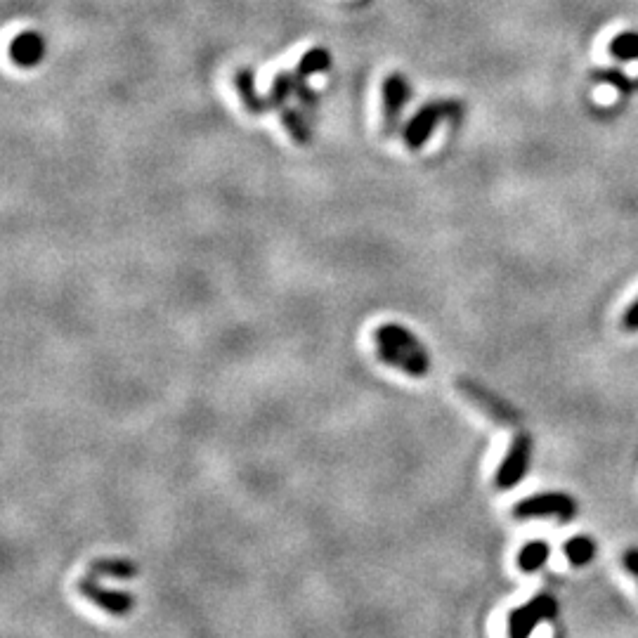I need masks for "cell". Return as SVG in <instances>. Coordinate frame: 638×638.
I'll return each mask as SVG.
<instances>
[{"mask_svg": "<svg viewBox=\"0 0 638 638\" xmlns=\"http://www.w3.org/2000/svg\"><path fill=\"white\" fill-rule=\"evenodd\" d=\"M376 355L388 367L405 371L409 376L423 379L431 371V355L421 338L412 334L407 327L395 322H386L374 329Z\"/></svg>", "mask_w": 638, "mask_h": 638, "instance_id": "cell-1", "label": "cell"}, {"mask_svg": "<svg viewBox=\"0 0 638 638\" xmlns=\"http://www.w3.org/2000/svg\"><path fill=\"white\" fill-rule=\"evenodd\" d=\"M464 114V104L459 100H435L423 104L412 119H409L405 128V145L416 152L431 140V133L435 126H440L442 121H457Z\"/></svg>", "mask_w": 638, "mask_h": 638, "instance_id": "cell-2", "label": "cell"}, {"mask_svg": "<svg viewBox=\"0 0 638 638\" xmlns=\"http://www.w3.org/2000/svg\"><path fill=\"white\" fill-rule=\"evenodd\" d=\"M558 615V601L551 594H537L530 601L513 608L506 617L509 638H530L542 622H551Z\"/></svg>", "mask_w": 638, "mask_h": 638, "instance_id": "cell-3", "label": "cell"}, {"mask_svg": "<svg viewBox=\"0 0 638 638\" xmlns=\"http://www.w3.org/2000/svg\"><path fill=\"white\" fill-rule=\"evenodd\" d=\"M513 516L518 520L556 518L558 523H570L577 516V501L565 492H542L518 501Z\"/></svg>", "mask_w": 638, "mask_h": 638, "instance_id": "cell-4", "label": "cell"}, {"mask_svg": "<svg viewBox=\"0 0 638 638\" xmlns=\"http://www.w3.org/2000/svg\"><path fill=\"white\" fill-rule=\"evenodd\" d=\"M459 390L461 395L466 397L471 405H475L480 409V412L490 416L492 421L501 423V426H518L520 423V412L513 405H509L506 400H501V397L497 393H492V390H487L485 386H480L478 381H471V379H459Z\"/></svg>", "mask_w": 638, "mask_h": 638, "instance_id": "cell-5", "label": "cell"}, {"mask_svg": "<svg viewBox=\"0 0 638 638\" xmlns=\"http://www.w3.org/2000/svg\"><path fill=\"white\" fill-rule=\"evenodd\" d=\"M530 459L532 438L527 433H518L511 440L509 449H506V457L499 464L497 475H494V483H497L499 490H513V487L523 483L527 468H530Z\"/></svg>", "mask_w": 638, "mask_h": 638, "instance_id": "cell-6", "label": "cell"}, {"mask_svg": "<svg viewBox=\"0 0 638 638\" xmlns=\"http://www.w3.org/2000/svg\"><path fill=\"white\" fill-rule=\"evenodd\" d=\"M381 95H383V135L390 138V135H395L397 128H400L402 112H405L409 95H412L407 76L397 74V71L395 74H388L386 81H383Z\"/></svg>", "mask_w": 638, "mask_h": 638, "instance_id": "cell-7", "label": "cell"}, {"mask_svg": "<svg viewBox=\"0 0 638 638\" xmlns=\"http://www.w3.org/2000/svg\"><path fill=\"white\" fill-rule=\"evenodd\" d=\"M78 594L86 598V601L97 605V608H102L107 615H114V617L128 615L130 610L135 608L133 596L126 594V591H112V589L100 587L93 575L83 577L81 582H78Z\"/></svg>", "mask_w": 638, "mask_h": 638, "instance_id": "cell-8", "label": "cell"}, {"mask_svg": "<svg viewBox=\"0 0 638 638\" xmlns=\"http://www.w3.org/2000/svg\"><path fill=\"white\" fill-rule=\"evenodd\" d=\"M10 57L17 67H38L45 57V38L38 31H24L10 43Z\"/></svg>", "mask_w": 638, "mask_h": 638, "instance_id": "cell-9", "label": "cell"}, {"mask_svg": "<svg viewBox=\"0 0 638 638\" xmlns=\"http://www.w3.org/2000/svg\"><path fill=\"white\" fill-rule=\"evenodd\" d=\"M234 83H237L239 97H242V104L246 107V112H251L253 116L272 112L268 97H260L256 93V74H253V69H239Z\"/></svg>", "mask_w": 638, "mask_h": 638, "instance_id": "cell-10", "label": "cell"}, {"mask_svg": "<svg viewBox=\"0 0 638 638\" xmlns=\"http://www.w3.org/2000/svg\"><path fill=\"white\" fill-rule=\"evenodd\" d=\"M279 119H282V126L289 130V135L298 142V145H310L312 121L301 112V109H291V107L279 109Z\"/></svg>", "mask_w": 638, "mask_h": 638, "instance_id": "cell-11", "label": "cell"}, {"mask_svg": "<svg viewBox=\"0 0 638 638\" xmlns=\"http://www.w3.org/2000/svg\"><path fill=\"white\" fill-rule=\"evenodd\" d=\"M90 575L93 577H114V579H133L138 577V565L119 558H97L90 563Z\"/></svg>", "mask_w": 638, "mask_h": 638, "instance_id": "cell-12", "label": "cell"}, {"mask_svg": "<svg viewBox=\"0 0 638 638\" xmlns=\"http://www.w3.org/2000/svg\"><path fill=\"white\" fill-rule=\"evenodd\" d=\"M563 553L570 565L584 568V565H589L596 558V542L587 535H577L563 544Z\"/></svg>", "mask_w": 638, "mask_h": 638, "instance_id": "cell-13", "label": "cell"}, {"mask_svg": "<svg viewBox=\"0 0 638 638\" xmlns=\"http://www.w3.org/2000/svg\"><path fill=\"white\" fill-rule=\"evenodd\" d=\"M549 556H551V546L546 542H539V539L537 542H527L518 553V568L530 575V572L542 570L546 561H549Z\"/></svg>", "mask_w": 638, "mask_h": 638, "instance_id": "cell-14", "label": "cell"}, {"mask_svg": "<svg viewBox=\"0 0 638 638\" xmlns=\"http://www.w3.org/2000/svg\"><path fill=\"white\" fill-rule=\"evenodd\" d=\"M331 67V52L327 48H312L305 52L298 62L296 74L303 78H310L312 74H324Z\"/></svg>", "mask_w": 638, "mask_h": 638, "instance_id": "cell-15", "label": "cell"}, {"mask_svg": "<svg viewBox=\"0 0 638 638\" xmlns=\"http://www.w3.org/2000/svg\"><path fill=\"white\" fill-rule=\"evenodd\" d=\"M291 95H296L294 74H289V71H279V74L275 76V81H272V88H270V95H268L270 107L284 109L286 102L291 100Z\"/></svg>", "mask_w": 638, "mask_h": 638, "instance_id": "cell-16", "label": "cell"}, {"mask_svg": "<svg viewBox=\"0 0 638 638\" xmlns=\"http://www.w3.org/2000/svg\"><path fill=\"white\" fill-rule=\"evenodd\" d=\"M610 55L620 62L638 60V34L627 31V34L615 36L613 43H610Z\"/></svg>", "mask_w": 638, "mask_h": 638, "instance_id": "cell-17", "label": "cell"}, {"mask_svg": "<svg viewBox=\"0 0 638 638\" xmlns=\"http://www.w3.org/2000/svg\"><path fill=\"white\" fill-rule=\"evenodd\" d=\"M594 81L596 83H608V86H613L620 90V93L629 95L631 90L636 88V83L631 81V78H627L622 74V71L617 69H601V71H594Z\"/></svg>", "mask_w": 638, "mask_h": 638, "instance_id": "cell-18", "label": "cell"}, {"mask_svg": "<svg viewBox=\"0 0 638 638\" xmlns=\"http://www.w3.org/2000/svg\"><path fill=\"white\" fill-rule=\"evenodd\" d=\"M622 565H624V570H627L629 575L636 579V584H638V546H631V549L624 551Z\"/></svg>", "mask_w": 638, "mask_h": 638, "instance_id": "cell-19", "label": "cell"}, {"mask_svg": "<svg viewBox=\"0 0 638 638\" xmlns=\"http://www.w3.org/2000/svg\"><path fill=\"white\" fill-rule=\"evenodd\" d=\"M622 327L627 331H638V298L634 303L629 305L627 310H624L622 315Z\"/></svg>", "mask_w": 638, "mask_h": 638, "instance_id": "cell-20", "label": "cell"}]
</instances>
